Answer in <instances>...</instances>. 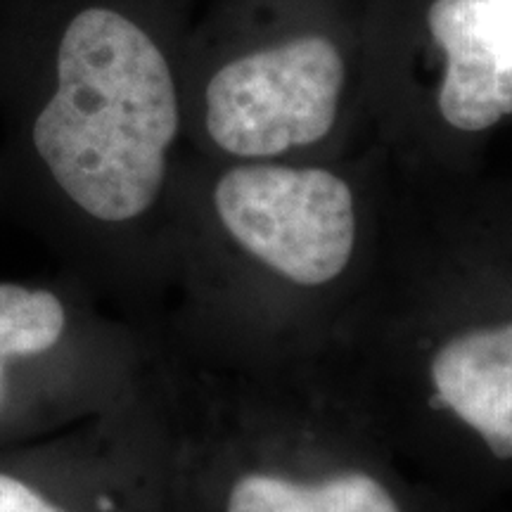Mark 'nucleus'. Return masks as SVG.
Returning a JSON list of instances; mask_svg holds the SVG:
<instances>
[{
  "mask_svg": "<svg viewBox=\"0 0 512 512\" xmlns=\"http://www.w3.org/2000/svg\"><path fill=\"white\" fill-rule=\"evenodd\" d=\"M183 124L162 34L121 0H0V202L64 254L162 202Z\"/></svg>",
  "mask_w": 512,
  "mask_h": 512,
  "instance_id": "f257e3e1",
  "label": "nucleus"
},
{
  "mask_svg": "<svg viewBox=\"0 0 512 512\" xmlns=\"http://www.w3.org/2000/svg\"><path fill=\"white\" fill-rule=\"evenodd\" d=\"M121 380V347L67 278L0 280V451L64 432Z\"/></svg>",
  "mask_w": 512,
  "mask_h": 512,
  "instance_id": "f03ea898",
  "label": "nucleus"
},
{
  "mask_svg": "<svg viewBox=\"0 0 512 512\" xmlns=\"http://www.w3.org/2000/svg\"><path fill=\"white\" fill-rule=\"evenodd\" d=\"M211 204L235 245L294 285L330 283L354 254V195L325 169L233 166L214 183Z\"/></svg>",
  "mask_w": 512,
  "mask_h": 512,
  "instance_id": "7ed1b4c3",
  "label": "nucleus"
},
{
  "mask_svg": "<svg viewBox=\"0 0 512 512\" xmlns=\"http://www.w3.org/2000/svg\"><path fill=\"white\" fill-rule=\"evenodd\" d=\"M344 86L339 50L306 36L216 69L202 93L211 143L233 157H275L332 131Z\"/></svg>",
  "mask_w": 512,
  "mask_h": 512,
  "instance_id": "20e7f679",
  "label": "nucleus"
},
{
  "mask_svg": "<svg viewBox=\"0 0 512 512\" xmlns=\"http://www.w3.org/2000/svg\"><path fill=\"white\" fill-rule=\"evenodd\" d=\"M124 432L53 437L0 451V512H159L157 486Z\"/></svg>",
  "mask_w": 512,
  "mask_h": 512,
  "instance_id": "39448f33",
  "label": "nucleus"
},
{
  "mask_svg": "<svg viewBox=\"0 0 512 512\" xmlns=\"http://www.w3.org/2000/svg\"><path fill=\"white\" fill-rule=\"evenodd\" d=\"M427 24L448 57L441 117L484 131L512 114V0H434Z\"/></svg>",
  "mask_w": 512,
  "mask_h": 512,
  "instance_id": "423d86ee",
  "label": "nucleus"
},
{
  "mask_svg": "<svg viewBox=\"0 0 512 512\" xmlns=\"http://www.w3.org/2000/svg\"><path fill=\"white\" fill-rule=\"evenodd\" d=\"M430 375L448 411L494 456L512 458V323L453 337L434 354Z\"/></svg>",
  "mask_w": 512,
  "mask_h": 512,
  "instance_id": "0eeeda50",
  "label": "nucleus"
},
{
  "mask_svg": "<svg viewBox=\"0 0 512 512\" xmlns=\"http://www.w3.org/2000/svg\"><path fill=\"white\" fill-rule=\"evenodd\" d=\"M221 512H403L392 491L366 472H339L323 482L249 472L230 484Z\"/></svg>",
  "mask_w": 512,
  "mask_h": 512,
  "instance_id": "6e6552de",
  "label": "nucleus"
}]
</instances>
